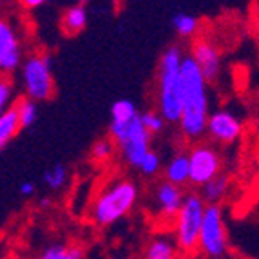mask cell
I'll return each mask as SVG.
<instances>
[{"label": "cell", "instance_id": "cell-1", "mask_svg": "<svg viewBox=\"0 0 259 259\" xmlns=\"http://www.w3.org/2000/svg\"><path fill=\"white\" fill-rule=\"evenodd\" d=\"M208 80L192 55L183 56L182 87H183V112L180 129L189 140H199L207 133L208 125Z\"/></svg>", "mask_w": 259, "mask_h": 259}, {"label": "cell", "instance_id": "cell-2", "mask_svg": "<svg viewBox=\"0 0 259 259\" xmlns=\"http://www.w3.org/2000/svg\"><path fill=\"white\" fill-rule=\"evenodd\" d=\"M183 53L178 46H170L163 51L158 65V111L168 123H180L183 112L182 64Z\"/></svg>", "mask_w": 259, "mask_h": 259}, {"label": "cell", "instance_id": "cell-3", "mask_svg": "<svg viewBox=\"0 0 259 259\" xmlns=\"http://www.w3.org/2000/svg\"><path fill=\"white\" fill-rule=\"evenodd\" d=\"M138 199V187L129 180L111 182L100 190L91 205V220L98 227H111L121 218H125Z\"/></svg>", "mask_w": 259, "mask_h": 259}, {"label": "cell", "instance_id": "cell-4", "mask_svg": "<svg viewBox=\"0 0 259 259\" xmlns=\"http://www.w3.org/2000/svg\"><path fill=\"white\" fill-rule=\"evenodd\" d=\"M109 133H111V138L114 140V143L120 147L125 163L129 167L140 168L142 160L151 149L152 138V134L147 131V127L143 125L142 114H138L131 121H123V123L111 121Z\"/></svg>", "mask_w": 259, "mask_h": 259}, {"label": "cell", "instance_id": "cell-5", "mask_svg": "<svg viewBox=\"0 0 259 259\" xmlns=\"http://www.w3.org/2000/svg\"><path fill=\"white\" fill-rule=\"evenodd\" d=\"M207 201L201 194H185L182 208L176 216V243L182 255L199 254V234L203 225Z\"/></svg>", "mask_w": 259, "mask_h": 259}, {"label": "cell", "instance_id": "cell-6", "mask_svg": "<svg viewBox=\"0 0 259 259\" xmlns=\"http://www.w3.org/2000/svg\"><path fill=\"white\" fill-rule=\"evenodd\" d=\"M24 93L36 102H48L55 95V80L51 71V58L48 55L27 56L20 67Z\"/></svg>", "mask_w": 259, "mask_h": 259}, {"label": "cell", "instance_id": "cell-7", "mask_svg": "<svg viewBox=\"0 0 259 259\" xmlns=\"http://www.w3.org/2000/svg\"><path fill=\"white\" fill-rule=\"evenodd\" d=\"M199 254L212 259L225 257L229 254V238L220 203H207L199 234Z\"/></svg>", "mask_w": 259, "mask_h": 259}, {"label": "cell", "instance_id": "cell-8", "mask_svg": "<svg viewBox=\"0 0 259 259\" xmlns=\"http://www.w3.org/2000/svg\"><path fill=\"white\" fill-rule=\"evenodd\" d=\"M190 161V183L201 187L212 178L221 174V158L216 149L208 143H198L189 152Z\"/></svg>", "mask_w": 259, "mask_h": 259}, {"label": "cell", "instance_id": "cell-9", "mask_svg": "<svg viewBox=\"0 0 259 259\" xmlns=\"http://www.w3.org/2000/svg\"><path fill=\"white\" fill-rule=\"evenodd\" d=\"M22 46L13 24L9 20L0 22V69L4 74H13L22 67Z\"/></svg>", "mask_w": 259, "mask_h": 259}, {"label": "cell", "instance_id": "cell-10", "mask_svg": "<svg viewBox=\"0 0 259 259\" xmlns=\"http://www.w3.org/2000/svg\"><path fill=\"white\" fill-rule=\"evenodd\" d=\"M207 133L214 142L221 143V145H230L236 140H239L243 133V125L236 114H232L230 111H225V109H220V111L212 112L208 116Z\"/></svg>", "mask_w": 259, "mask_h": 259}, {"label": "cell", "instance_id": "cell-11", "mask_svg": "<svg viewBox=\"0 0 259 259\" xmlns=\"http://www.w3.org/2000/svg\"><path fill=\"white\" fill-rule=\"evenodd\" d=\"M190 55L198 62L199 69L203 71L208 83L218 80V76H220V73H221V56L214 44L205 38H198L192 44Z\"/></svg>", "mask_w": 259, "mask_h": 259}, {"label": "cell", "instance_id": "cell-12", "mask_svg": "<svg viewBox=\"0 0 259 259\" xmlns=\"http://www.w3.org/2000/svg\"><path fill=\"white\" fill-rule=\"evenodd\" d=\"M154 198L156 203H158V210L165 218H176L183 201H185V194H183L182 187L168 182V180L158 183L154 190Z\"/></svg>", "mask_w": 259, "mask_h": 259}, {"label": "cell", "instance_id": "cell-13", "mask_svg": "<svg viewBox=\"0 0 259 259\" xmlns=\"http://www.w3.org/2000/svg\"><path fill=\"white\" fill-rule=\"evenodd\" d=\"M62 31L64 35L74 36L78 33H82L87 26V9L85 6L80 2V4H74L71 8H67L62 15Z\"/></svg>", "mask_w": 259, "mask_h": 259}, {"label": "cell", "instance_id": "cell-14", "mask_svg": "<svg viewBox=\"0 0 259 259\" xmlns=\"http://www.w3.org/2000/svg\"><path fill=\"white\" fill-rule=\"evenodd\" d=\"M165 180L176 183V185H185L190 183V161L189 154L182 152V154H176L174 158H170V161L165 167Z\"/></svg>", "mask_w": 259, "mask_h": 259}, {"label": "cell", "instance_id": "cell-15", "mask_svg": "<svg viewBox=\"0 0 259 259\" xmlns=\"http://www.w3.org/2000/svg\"><path fill=\"white\" fill-rule=\"evenodd\" d=\"M20 129H22V123L17 107L13 105V107L4 109L2 114H0V147L6 149V145L17 136Z\"/></svg>", "mask_w": 259, "mask_h": 259}, {"label": "cell", "instance_id": "cell-16", "mask_svg": "<svg viewBox=\"0 0 259 259\" xmlns=\"http://www.w3.org/2000/svg\"><path fill=\"white\" fill-rule=\"evenodd\" d=\"M143 255L147 259H174L178 255H182V252H180V246H178L176 239L154 238L147 245Z\"/></svg>", "mask_w": 259, "mask_h": 259}, {"label": "cell", "instance_id": "cell-17", "mask_svg": "<svg viewBox=\"0 0 259 259\" xmlns=\"http://www.w3.org/2000/svg\"><path fill=\"white\" fill-rule=\"evenodd\" d=\"M229 187H230V182L229 178L225 176V174H218L216 178H212L210 182H207L205 185H201V198L207 201V203H220L221 199L225 196L229 194Z\"/></svg>", "mask_w": 259, "mask_h": 259}, {"label": "cell", "instance_id": "cell-18", "mask_svg": "<svg viewBox=\"0 0 259 259\" xmlns=\"http://www.w3.org/2000/svg\"><path fill=\"white\" fill-rule=\"evenodd\" d=\"M15 107L20 116L22 129H29L31 125H35L36 118H38V107H36V100L29 98V96H22L15 102Z\"/></svg>", "mask_w": 259, "mask_h": 259}, {"label": "cell", "instance_id": "cell-19", "mask_svg": "<svg viewBox=\"0 0 259 259\" xmlns=\"http://www.w3.org/2000/svg\"><path fill=\"white\" fill-rule=\"evenodd\" d=\"M172 27L176 31L178 36L182 38H190L194 36L199 29V20L198 17L190 13H178L176 17L172 18Z\"/></svg>", "mask_w": 259, "mask_h": 259}, {"label": "cell", "instance_id": "cell-20", "mask_svg": "<svg viewBox=\"0 0 259 259\" xmlns=\"http://www.w3.org/2000/svg\"><path fill=\"white\" fill-rule=\"evenodd\" d=\"M67 178H69V172H67V167L62 163H56L53 167H49L44 174V183L49 190H60L62 187L67 183Z\"/></svg>", "mask_w": 259, "mask_h": 259}, {"label": "cell", "instance_id": "cell-21", "mask_svg": "<svg viewBox=\"0 0 259 259\" xmlns=\"http://www.w3.org/2000/svg\"><path fill=\"white\" fill-rule=\"evenodd\" d=\"M138 116V111H136V105L131 102V100L123 98L114 102L111 107V121H131L133 118Z\"/></svg>", "mask_w": 259, "mask_h": 259}, {"label": "cell", "instance_id": "cell-22", "mask_svg": "<svg viewBox=\"0 0 259 259\" xmlns=\"http://www.w3.org/2000/svg\"><path fill=\"white\" fill-rule=\"evenodd\" d=\"M142 120H143V125L147 127V131L151 134H158L163 131L165 127V116L161 114L160 111L156 112V111H145L142 114Z\"/></svg>", "mask_w": 259, "mask_h": 259}, {"label": "cell", "instance_id": "cell-23", "mask_svg": "<svg viewBox=\"0 0 259 259\" xmlns=\"http://www.w3.org/2000/svg\"><path fill=\"white\" fill-rule=\"evenodd\" d=\"M114 142V140H112ZM111 140H98V142L93 145L91 149V156L95 161H107L109 158L114 152V143Z\"/></svg>", "mask_w": 259, "mask_h": 259}, {"label": "cell", "instance_id": "cell-24", "mask_svg": "<svg viewBox=\"0 0 259 259\" xmlns=\"http://www.w3.org/2000/svg\"><path fill=\"white\" fill-rule=\"evenodd\" d=\"M160 167H161L160 154H158L156 151H151V149H149V152L142 160V165H140L138 170L145 174V176H154V174L160 170Z\"/></svg>", "mask_w": 259, "mask_h": 259}, {"label": "cell", "instance_id": "cell-25", "mask_svg": "<svg viewBox=\"0 0 259 259\" xmlns=\"http://www.w3.org/2000/svg\"><path fill=\"white\" fill-rule=\"evenodd\" d=\"M42 259H71V246L62 245V243H55V245L46 246L40 254Z\"/></svg>", "mask_w": 259, "mask_h": 259}, {"label": "cell", "instance_id": "cell-26", "mask_svg": "<svg viewBox=\"0 0 259 259\" xmlns=\"http://www.w3.org/2000/svg\"><path fill=\"white\" fill-rule=\"evenodd\" d=\"M11 96H13V83L8 80V74H4L2 80H0V109L2 111L8 109Z\"/></svg>", "mask_w": 259, "mask_h": 259}, {"label": "cell", "instance_id": "cell-27", "mask_svg": "<svg viewBox=\"0 0 259 259\" xmlns=\"http://www.w3.org/2000/svg\"><path fill=\"white\" fill-rule=\"evenodd\" d=\"M18 192H20L22 196H26V198H31V196L36 192V187L33 182H24V183H20V187H18Z\"/></svg>", "mask_w": 259, "mask_h": 259}, {"label": "cell", "instance_id": "cell-28", "mask_svg": "<svg viewBox=\"0 0 259 259\" xmlns=\"http://www.w3.org/2000/svg\"><path fill=\"white\" fill-rule=\"evenodd\" d=\"M46 2H48V0H18V4L24 9H36L46 4Z\"/></svg>", "mask_w": 259, "mask_h": 259}, {"label": "cell", "instance_id": "cell-29", "mask_svg": "<svg viewBox=\"0 0 259 259\" xmlns=\"http://www.w3.org/2000/svg\"><path fill=\"white\" fill-rule=\"evenodd\" d=\"M254 35H255V38H257V42H259V15L255 17V20H254Z\"/></svg>", "mask_w": 259, "mask_h": 259}, {"label": "cell", "instance_id": "cell-30", "mask_svg": "<svg viewBox=\"0 0 259 259\" xmlns=\"http://www.w3.org/2000/svg\"><path fill=\"white\" fill-rule=\"evenodd\" d=\"M49 203H51V201H49V199H48V198H44V199H42V201H40V205H42V207H44V208L48 207V205H49Z\"/></svg>", "mask_w": 259, "mask_h": 259}]
</instances>
